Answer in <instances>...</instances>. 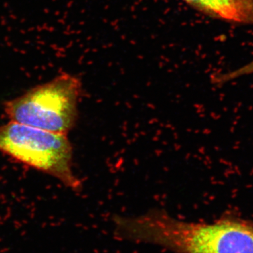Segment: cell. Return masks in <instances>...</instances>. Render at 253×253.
<instances>
[{"mask_svg":"<svg viewBox=\"0 0 253 253\" xmlns=\"http://www.w3.org/2000/svg\"><path fill=\"white\" fill-rule=\"evenodd\" d=\"M127 230L131 240L177 253H253V226L238 219L195 223L157 211L131 217Z\"/></svg>","mask_w":253,"mask_h":253,"instance_id":"6da1fadb","label":"cell"},{"mask_svg":"<svg viewBox=\"0 0 253 253\" xmlns=\"http://www.w3.org/2000/svg\"><path fill=\"white\" fill-rule=\"evenodd\" d=\"M81 90L80 79L61 72L5 101L4 113L11 122L68 135L78 120Z\"/></svg>","mask_w":253,"mask_h":253,"instance_id":"7a4b0ae2","label":"cell"},{"mask_svg":"<svg viewBox=\"0 0 253 253\" xmlns=\"http://www.w3.org/2000/svg\"><path fill=\"white\" fill-rule=\"evenodd\" d=\"M0 152L72 190L81 189V181L72 169L73 151L67 135L9 121L0 125Z\"/></svg>","mask_w":253,"mask_h":253,"instance_id":"3957f363","label":"cell"},{"mask_svg":"<svg viewBox=\"0 0 253 253\" xmlns=\"http://www.w3.org/2000/svg\"><path fill=\"white\" fill-rule=\"evenodd\" d=\"M214 18L228 22L253 25V0H184Z\"/></svg>","mask_w":253,"mask_h":253,"instance_id":"277c9868","label":"cell"},{"mask_svg":"<svg viewBox=\"0 0 253 253\" xmlns=\"http://www.w3.org/2000/svg\"><path fill=\"white\" fill-rule=\"evenodd\" d=\"M253 74V60L250 62L248 64L242 66L241 68H238L237 70L231 71L226 74L222 75L218 80L222 82L229 81V80H234L240 78V77L246 76V75H252Z\"/></svg>","mask_w":253,"mask_h":253,"instance_id":"5b68a950","label":"cell"}]
</instances>
